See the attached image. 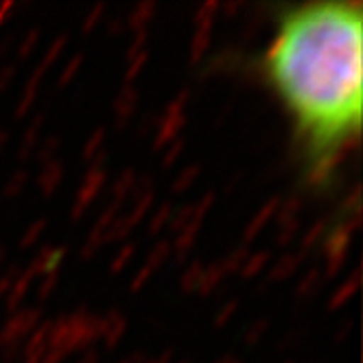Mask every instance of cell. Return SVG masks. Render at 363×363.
Returning a JSON list of instances; mask_svg holds the SVG:
<instances>
[{
    "label": "cell",
    "mask_w": 363,
    "mask_h": 363,
    "mask_svg": "<svg viewBox=\"0 0 363 363\" xmlns=\"http://www.w3.org/2000/svg\"><path fill=\"white\" fill-rule=\"evenodd\" d=\"M256 68L287 118L302 177L328 186L361 136L363 7L322 0L278 9Z\"/></svg>",
    "instance_id": "obj_1"
}]
</instances>
